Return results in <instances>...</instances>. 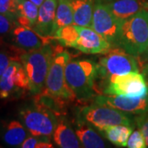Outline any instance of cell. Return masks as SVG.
<instances>
[{"label": "cell", "mask_w": 148, "mask_h": 148, "mask_svg": "<svg viewBox=\"0 0 148 148\" xmlns=\"http://www.w3.org/2000/svg\"><path fill=\"white\" fill-rule=\"evenodd\" d=\"M99 77V64L90 59L70 60L65 68L66 82L78 101L94 99L99 92L95 84Z\"/></svg>", "instance_id": "obj_1"}, {"label": "cell", "mask_w": 148, "mask_h": 148, "mask_svg": "<svg viewBox=\"0 0 148 148\" xmlns=\"http://www.w3.org/2000/svg\"><path fill=\"white\" fill-rule=\"evenodd\" d=\"M50 44L45 45L36 50L25 51L21 54L20 62L27 72L31 92L33 94H40L44 90L54 55L64 51L62 45L53 46Z\"/></svg>", "instance_id": "obj_2"}, {"label": "cell", "mask_w": 148, "mask_h": 148, "mask_svg": "<svg viewBox=\"0 0 148 148\" xmlns=\"http://www.w3.org/2000/svg\"><path fill=\"white\" fill-rule=\"evenodd\" d=\"M116 47L136 57L143 54L148 47V10L139 11L122 21Z\"/></svg>", "instance_id": "obj_3"}, {"label": "cell", "mask_w": 148, "mask_h": 148, "mask_svg": "<svg viewBox=\"0 0 148 148\" xmlns=\"http://www.w3.org/2000/svg\"><path fill=\"white\" fill-rule=\"evenodd\" d=\"M20 118L32 136L50 139L58 124V116L52 110L34 101V105L20 110Z\"/></svg>", "instance_id": "obj_4"}, {"label": "cell", "mask_w": 148, "mask_h": 148, "mask_svg": "<svg viewBox=\"0 0 148 148\" xmlns=\"http://www.w3.org/2000/svg\"><path fill=\"white\" fill-rule=\"evenodd\" d=\"M125 112L110 106L91 104L79 109L78 119L102 132L106 127L114 125H127L133 127L134 118Z\"/></svg>", "instance_id": "obj_5"}, {"label": "cell", "mask_w": 148, "mask_h": 148, "mask_svg": "<svg viewBox=\"0 0 148 148\" xmlns=\"http://www.w3.org/2000/svg\"><path fill=\"white\" fill-rule=\"evenodd\" d=\"M70 61V54L62 51L54 55L49 70L45 87L42 92L65 101L76 99L65 78V68Z\"/></svg>", "instance_id": "obj_6"}, {"label": "cell", "mask_w": 148, "mask_h": 148, "mask_svg": "<svg viewBox=\"0 0 148 148\" xmlns=\"http://www.w3.org/2000/svg\"><path fill=\"white\" fill-rule=\"evenodd\" d=\"M104 94L128 98H145L148 96V82L144 75L139 72L113 75L108 79Z\"/></svg>", "instance_id": "obj_7"}, {"label": "cell", "mask_w": 148, "mask_h": 148, "mask_svg": "<svg viewBox=\"0 0 148 148\" xmlns=\"http://www.w3.org/2000/svg\"><path fill=\"white\" fill-rule=\"evenodd\" d=\"M98 64L100 66V76L106 81L113 75L139 72V65L136 56L119 47L110 48L107 52L103 53Z\"/></svg>", "instance_id": "obj_8"}, {"label": "cell", "mask_w": 148, "mask_h": 148, "mask_svg": "<svg viewBox=\"0 0 148 148\" xmlns=\"http://www.w3.org/2000/svg\"><path fill=\"white\" fill-rule=\"evenodd\" d=\"M31 91L27 72L19 61H14L0 77V98L21 95Z\"/></svg>", "instance_id": "obj_9"}, {"label": "cell", "mask_w": 148, "mask_h": 148, "mask_svg": "<svg viewBox=\"0 0 148 148\" xmlns=\"http://www.w3.org/2000/svg\"><path fill=\"white\" fill-rule=\"evenodd\" d=\"M120 22L106 3L95 1L92 17V28L104 37L111 46L116 47Z\"/></svg>", "instance_id": "obj_10"}, {"label": "cell", "mask_w": 148, "mask_h": 148, "mask_svg": "<svg viewBox=\"0 0 148 148\" xmlns=\"http://www.w3.org/2000/svg\"><path fill=\"white\" fill-rule=\"evenodd\" d=\"M93 104L110 106L134 115L148 113V96L145 98H128L116 95H98L94 97Z\"/></svg>", "instance_id": "obj_11"}, {"label": "cell", "mask_w": 148, "mask_h": 148, "mask_svg": "<svg viewBox=\"0 0 148 148\" xmlns=\"http://www.w3.org/2000/svg\"><path fill=\"white\" fill-rule=\"evenodd\" d=\"M79 37L73 48L86 53H105L111 48V45L104 37L91 27L77 26Z\"/></svg>", "instance_id": "obj_12"}, {"label": "cell", "mask_w": 148, "mask_h": 148, "mask_svg": "<svg viewBox=\"0 0 148 148\" xmlns=\"http://www.w3.org/2000/svg\"><path fill=\"white\" fill-rule=\"evenodd\" d=\"M13 42L24 51L39 49L44 45L50 44L56 40L54 36L45 37L38 34L34 29L17 25L11 33Z\"/></svg>", "instance_id": "obj_13"}, {"label": "cell", "mask_w": 148, "mask_h": 148, "mask_svg": "<svg viewBox=\"0 0 148 148\" xmlns=\"http://www.w3.org/2000/svg\"><path fill=\"white\" fill-rule=\"evenodd\" d=\"M58 2V0H45L39 8L38 18L33 29L42 36H54V21Z\"/></svg>", "instance_id": "obj_14"}, {"label": "cell", "mask_w": 148, "mask_h": 148, "mask_svg": "<svg viewBox=\"0 0 148 148\" xmlns=\"http://www.w3.org/2000/svg\"><path fill=\"white\" fill-rule=\"evenodd\" d=\"M104 3L120 23L139 11L148 9V2L146 0H113Z\"/></svg>", "instance_id": "obj_15"}, {"label": "cell", "mask_w": 148, "mask_h": 148, "mask_svg": "<svg viewBox=\"0 0 148 148\" xmlns=\"http://www.w3.org/2000/svg\"><path fill=\"white\" fill-rule=\"evenodd\" d=\"M53 142L59 148H82L76 131L64 117H59L53 133Z\"/></svg>", "instance_id": "obj_16"}, {"label": "cell", "mask_w": 148, "mask_h": 148, "mask_svg": "<svg viewBox=\"0 0 148 148\" xmlns=\"http://www.w3.org/2000/svg\"><path fill=\"white\" fill-rule=\"evenodd\" d=\"M75 131L82 148H110L92 126L82 119H77Z\"/></svg>", "instance_id": "obj_17"}, {"label": "cell", "mask_w": 148, "mask_h": 148, "mask_svg": "<svg viewBox=\"0 0 148 148\" xmlns=\"http://www.w3.org/2000/svg\"><path fill=\"white\" fill-rule=\"evenodd\" d=\"M73 12V24L92 28L95 0H70Z\"/></svg>", "instance_id": "obj_18"}, {"label": "cell", "mask_w": 148, "mask_h": 148, "mask_svg": "<svg viewBox=\"0 0 148 148\" xmlns=\"http://www.w3.org/2000/svg\"><path fill=\"white\" fill-rule=\"evenodd\" d=\"M27 130L26 127L17 120L8 122L5 125L3 132V141L12 147L21 146L28 138Z\"/></svg>", "instance_id": "obj_19"}, {"label": "cell", "mask_w": 148, "mask_h": 148, "mask_svg": "<svg viewBox=\"0 0 148 148\" xmlns=\"http://www.w3.org/2000/svg\"><path fill=\"white\" fill-rule=\"evenodd\" d=\"M132 132L133 127L132 126L114 125L106 127L101 133L104 138L116 147H125Z\"/></svg>", "instance_id": "obj_20"}, {"label": "cell", "mask_w": 148, "mask_h": 148, "mask_svg": "<svg viewBox=\"0 0 148 148\" xmlns=\"http://www.w3.org/2000/svg\"><path fill=\"white\" fill-rule=\"evenodd\" d=\"M73 24V12L70 0H58L54 21V36L59 28Z\"/></svg>", "instance_id": "obj_21"}, {"label": "cell", "mask_w": 148, "mask_h": 148, "mask_svg": "<svg viewBox=\"0 0 148 148\" xmlns=\"http://www.w3.org/2000/svg\"><path fill=\"white\" fill-rule=\"evenodd\" d=\"M54 36L60 45L64 47L73 48L75 43L79 37V33L77 25L71 24L57 30Z\"/></svg>", "instance_id": "obj_22"}, {"label": "cell", "mask_w": 148, "mask_h": 148, "mask_svg": "<svg viewBox=\"0 0 148 148\" xmlns=\"http://www.w3.org/2000/svg\"><path fill=\"white\" fill-rule=\"evenodd\" d=\"M25 51L18 47H12V50L8 52L0 51V77L3 74L12 62L21 60V56Z\"/></svg>", "instance_id": "obj_23"}, {"label": "cell", "mask_w": 148, "mask_h": 148, "mask_svg": "<svg viewBox=\"0 0 148 148\" xmlns=\"http://www.w3.org/2000/svg\"><path fill=\"white\" fill-rule=\"evenodd\" d=\"M18 16H22L27 18L33 25H36L38 18L39 8L29 0H19L18 4Z\"/></svg>", "instance_id": "obj_24"}, {"label": "cell", "mask_w": 148, "mask_h": 148, "mask_svg": "<svg viewBox=\"0 0 148 148\" xmlns=\"http://www.w3.org/2000/svg\"><path fill=\"white\" fill-rule=\"evenodd\" d=\"M19 0H0V14L16 19L18 12Z\"/></svg>", "instance_id": "obj_25"}, {"label": "cell", "mask_w": 148, "mask_h": 148, "mask_svg": "<svg viewBox=\"0 0 148 148\" xmlns=\"http://www.w3.org/2000/svg\"><path fill=\"white\" fill-rule=\"evenodd\" d=\"M16 19L6 16L3 14H0V43L3 40V38L11 34L12 30L17 26Z\"/></svg>", "instance_id": "obj_26"}, {"label": "cell", "mask_w": 148, "mask_h": 148, "mask_svg": "<svg viewBox=\"0 0 148 148\" xmlns=\"http://www.w3.org/2000/svg\"><path fill=\"white\" fill-rule=\"evenodd\" d=\"M21 148H54L50 139L37 137H28L21 145Z\"/></svg>", "instance_id": "obj_27"}, {"label": "cell", "mask_w": 148, "mask_h": 148, "mask_svg": "<svg viewBox=\"0 0 148 148\" xmlns=\"http://www.w3.org/2000/svg\"><path fill=\"white\" fill-rule=\"evenodd\" d=\"M127 148H147L145 138L142 132L138 129L133 131L127 141Z\"/></svg>", "instance_id": "obj_28"}, {"label": "cell", "mask_w": 148, "mask_h": 148, "mask_svg": "<svg viewBox=\"0 0 148 148\" xmlns=\"http://www.w3.org/2000/svg\"><path fill=\"white\" fill-rule=\"evenodd\" d=\"M134 123L143 134L148 148V113L136 115L134 117Z\"/></svg>", "instance_id": "obj_29"}, {"label": "cell", "mask_w": 148, "mask_h": 148, "mask_svg": "<svg viewBox=\"0 0 148 148\" xmlns=\"http://www.w3.org/2000/svg\"><path fill=\"white\" fill-rule=\"evenodd\" d=\"M142 72H143V74L144 75L145 78L147 79L148 82V63L146 65L143 66V69H142Z\"/></svg>", "instance_id": "obj_30"}, {"label": "cell", "mask_w": 148, "mask_h": 148, "mask_svg": "<svg viewBox=\"0 0 148 148\" xmlns=\"http://www.w3.org/2000/svg\"><path fill=\"white\" fill-rule=\"evenodd\" d=\"M29 1H31V2L33 3L34 4H36L38 8H40V6L42 5L43 3H44L45 0H29Z\"/></svg>", "instance_id": "obj_31"}, {"label": "cell", "mask_w": 148, "mask_h": 148, "mask_svg": "<svg viewBox=\"0 0 148 148\" xmlns=\"http://www.w3.org/2000/svg\"><path fill=\"white\" fill-rule=\"evenodd\" d=\"M143 56V58L144 59L146 60V61H148V47L147 48V49H146V51L143 53V54H142Z\"/></svg>", "instance_id": "obj_32"}, {"label": "cell", "mask_w": 148, "mask_h": 148, "mask_svg": "<svg viewBox=\"0 0 148 148\" xmlns=\"http://www.w3.org/2000/svg\"><path fill=\"white\" fill-rule=\"evenodd\" d=\"M96 2H101V3H108V2H110L113 0H95Z\"/></svg>", "instance_id": "obj_33"}]
</instances>
